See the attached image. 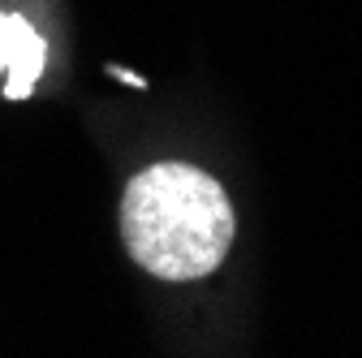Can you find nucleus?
Here are the masks:
<instances>
[{"instance_id": "nucleus-2", "label": "nucleus", "mask_w": 362, "mask_h": 358, "mask_svg": "<svg viewBox=\"0 0 362 358\" xmlns=\"http://www.w3.org/2000/svg\"><path fill=\"white\" fill-rule=\"evenodd\" d=\"M0 69L9 74L5 82L9 100H26L43 74V39L18 13H0Z\"/></svg>"}, {"instance_id": "nucleus-1", "label": "nucleus", "mask_w": 362, "mask_h": 358, "mask_svg": "<svg viewBox=\"0 0 362 358\" xmlns=\"http://www.w3.org/2000/svg\"><path fill=\"white\" fill-rule=\"evenodd\" d=\"M121 233L160 281H199L233 246V207L216 177L190 164H156L125 186Z\"/></svg>"}]
</instances>
